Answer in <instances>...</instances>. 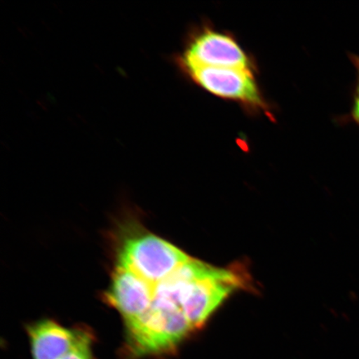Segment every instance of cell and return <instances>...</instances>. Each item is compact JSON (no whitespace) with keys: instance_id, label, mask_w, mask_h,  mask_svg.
<instances>
[{"instance_id":"52a82bcc","label":"cell","mask_w":359,"mask_h":359,"mask_svg":"<svg viewBox=\"0 0 359 359\" xmlns=\"http://www.w3.org/2000/svg\"><path fill=\"white\" fill-rule=\"evenodd\" d=\"M61 359H93V336L87 331H81L77 344Z\"/></svg>"},{"instance_id":"8992f818","label":"cell","mask_w":359,"mask_h":359,"mask_svg":"<svg viewBox=\"0 0 359 359\" xmlns=\"http://www.w3.org/2000/svg\"><path fill=\"white\" fill-rule=\"evenodd\" d=\"M81 331L44 320L28 326L33 359H61L77 344Z\"/></svg>"},{"instance_id":"3957f363","label":"cell","mask_w":359,"mask_h":359,"mask_svg":"<svg viewBox=\"0 0 359 359\" xmlns=\"http://www.w3.org/2000/svg\"><path fill=\"white\" fill-rule=\"evenodd\" d=\"M179 67L187 79L205 91L239 103L249 114L271 115V107L259 88L255 70L191 65Z\"/></svg>"},{"instance_id":"7a4b0ae2","label":"cell","mask_w":359,"mask_h":359,"mask_svg":"<svg viewBox=\"0 0 359 359\" xmlns=\"http://www.w3.org/2000/svg\"><path fill=\"white\" fill-rule=\"evenodd\" d=\"M191 259L189 255L167 241L151 233H140L123 241L118 264L154 287Z\"/></svg>"},{"instance_id":"6da1fadb","label":"cell","mask_w":359,"mask_h":359,"mask_svg":"<svg viewBox=\"0 0 359 359\" xmlns=\"http://www.w3.org/2000/svg\"><path fill=\"white\" fill-rule=\"evenodd\" d=\"M125 325L128 353L134 358L172 353L195 331L178 304L157 296L140 318Z\"/></svg>"},{"instance_id":"ba28073f","label":"cell","mask_w":359,"mask_h":359,"mask_svg":"<svg viewBox=\"0 0 359 359\" xmlns=\"http://www.w3.org/2000/svg\"><path fill=\"white\" fill-rule=\"evenodd\" d=\"M352 119L359 125V82L357 81L356 88L354 90L353 106L351 111Z\"/></svg>"},{"instance_id":"277c9868","label":"cell","mask_w":359,"mask_h":359,"mask_svg":"<svg viewBox=\"0 0 359 359\" xmlns=\"http://www.w3.org/2000/svg\"><path fill=\"white\" fill-rule=\"evenodd\" d=\"M176 61L178 67L191 65L257 71L252 57L233 34L219 32L206 25L192 31Z\"/></svg>"},{"instance_id":"5b68a950","label":"cell","mask_w":359,"mask_h":359,"mask_svg":"<svg viewBox=\"0 0 359 359\" xmlns=\"http://www.w3.org/2000/svg\"><path fill=\"white\" fill-rule=\"evenodd\" d=\"M152 297L154 287L136 273L116 264L105 299L121 313L125 324L140 318L149 309Z\"/></svg>"}]
</instances>
